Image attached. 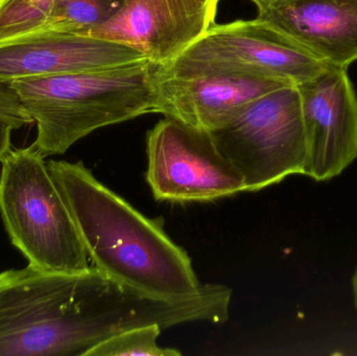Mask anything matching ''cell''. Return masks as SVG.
I'll use <instances>...</instances> for the list:
<instances>
[{
  "label": "cell",
  "instance_id": "6da1fadb",
  "mask_svg": "<svg viewBox=\"0 0 357 356\" xmlns=\"http://www.w3.org/2000/svg\"><path fill=\"white\" fill-rule=\"evenodd\" d=\"M48 171L93 267L142 292L167 298L201 290L190 257L149 219L98 181L83 162L50 160Z\"/></svg>",
  "mask_w": 357,
  "mask_h": 356
},
{
  "label": "cell",
  "instance_id": "7a4b0ae2",
  "mask_svg": "<svg viewBox=\"0 0 357 356\" xmlns=\"http://www.w3.org/2000/svg\"><path fill=\"white\" fill-rule=\"evenodd\" d=\"M121 307L96 267L14 270L0 284V356H86L119 330Z\"/></svg>",
  "mask_w": 357,
  "mask_h": 356
},
{
  "label": "cell",
  "instance_id": "3957f363",
  "mask_svg": "<svg viewBox=\"0 0 357 356\" xmlns=\"http://www.w3.org/2000/svg\"><path fill=\"white\" fill-rule=\"evenodd\" d=\"M149 59L100 70L22 77L8 82L37 123L40 154H64L96 130L154 112Z\"/></svg>",
  "mask_w": 357,
  "mask_h": 356
},
{
  "label": "cell",
  "instance_id": "277c9868",
  "mask_svg": "<svg viewBox=\"0 0 357 356\" xmlns=\"http://www.w3.org/2000/svg\"><path fill=\"white\" fill-rule=\"evenodd\" d=\"M0 162L2 221L29 265L61 273L88 269L85 247L39 150L33 144L10 148Z\"/></svg>",
  "mask_w": 357,
  "mask_h": 356
},
{
  "label": "cell",
  "instance_id": "5b68a950",
  "mask_svg": "<svg viewBox=\"0 0 357 356\" xmlns=\"http://www.w3.org/2000/svg\"><path fill=\"white\" fill-rule=\"evenodd\" d=\"M209 133L220 154L243 176L245 192L304 175L306 136L297 86L256 98Z\"/></svg>",
  "mask_w": 357,
  "mask_h": 356
},
{
  "label": "cell",
  "instance_id": "8992f818",
  "mask_svg": "<svg viewBox=\"0 0 357 356\" xmlns=\"http://www.w3.org/2000/svg\"><path fill=\"white\" fill-rule=\"evenodd\" d=\"M326 66L297 42L256 18L214 23L177 58L157 69L169 75L230 73L299 86Z\"/></svg>",
  "mask_w": 357,
  "mask_h": 356
},
{
  "label": "cell",
  "instance_id": "52a82bcc",
  "mask_svg": "<svg viewBox=\"0 0 357 356\" xmlns=\"http://www.w3.org/2000/svg\"><path fill=\"white\" fill-rule=\"evenodd\" d=\"M146 153V180L157 201L208 202L245 192L243 176L209 132L165 116L149 131Z\"/></svg>",
  "mask_w": 357,
  "mask_h": 356
},
{
  "label": "cell",
  "instance_id": "ba28073f",
  "mask_svg": "<svg viewBox=\"0 0 357 356\" xmlns=\"http://www.w3.org/2000/svg\"><path fill=\"white\" fill-rule=\"evenodd\" d=\"M297 87L306 136L304 175L328 181L357 159V94L347 69L331 65Z\"/></svg>",
  "mask_w": 357,
  "mask_h": 356
},
{
  "label": "cell",
  "instance_id": "9c48e42d",
  "mask_svg": "<svg viewBox=\"0 0 357 356\" xmlns=\"http://www.w3.org/2000/svg\"><path fill=\"white\" fill-rule=\"evenodd\" d=\"M284 86L291 85L268 77L230 73L169 75L160 72L156 65L153 113L209 132L256 98Z\"/></svg>",
  "mask_w": 357,
  "mask_h": 356
},
{
  "label": "cell",
  "instance_id": "30bf717a",
  "mask_svg": "<svg viewBox=\"0 0 357 356\" xmlns=\"http://www.w3.org/2000/svg\"><path fill=\"white\" fill-rule=\"evenodd\" d=\"M148 58L117 42L40 29L0 42V82L100 70Z\"/></svg>",
  "mask_w": 357,
  "mask_h": 356
},
{
  "label": "cell",
  "instance_id": "8fae6325",
  "mask_svg": "<svg viewBox=\"0 0 357 356\" xmlns=\"http://www.w3.org/2000/svg\"><path fill=\"white\" fill-rule=\"evenodd\" d=\"M257 18L331 66L357 61V0H276Z\"/></svg>",
  "mask_w": 357,
  "mask_h": 356
},
{
  "label": "cell",
  "instance_id": "7c38bea8",
  "mask_svg": "<svg viewBox=\"0 0 357 356\" xmlns=\"http://www.w3.org/2000/svg\"><path fill=\"white\" fill-rule=\"evenodd\" d=\"M203 33L183 0H123L115 15L86 36L130 46L162 66Z\"/></svg>",
  "mask_w": 357,
  "mask_h": 356
},
{
  "label": "cell",
  "instance_id": "4fadbf2b",
  "mask_svg": "<svg viewBox=\"0 0 357 356\" xmlns=\"http://www.w3.org/2000/svg\"><path fill=\"white\" fill-rule=\"evenodd\" d=\"M123 0H54L43 29L88 35L121 8Z\"/></svg>",
  "mask_w": 357,
  "mask_h": 356
},
{
  "label": "cell",
  "instance_id": "5bb4252c",
  "mask_svg": "<svg viewBox=\"0 0 357 356\" xmlns=\"http://www.w3.org/2000/svg\"><path fill=\"white\" fill-rule=\"evenodd\" d=\"M54 0H0V42L43 29Z\"/></svg>",
  "mask_w": 357,
  "mask_h": 356
},
{
  "label": "cell",
  "instance_id": "9a60e30c",
  "mask_svg": "<svg viewBox=\"0 0 357 356\" xmlns=\"http://www.w3.org/2000/svg\"><path fill=\"white\" fill-rule=\"evenodd\" d=\"M162 327L158 324L139 326L107 339L86 356H178L180 351L157 344Z\"/></svg>",
  "mask_w": 357,
  "mask_h": 356
},
{
  "label": "cell",
  "instance_id": "2e32d148",
  "mask_svg": "<svg viewBox=\"0 0 357 356\" xmlns=\"http://www.w3.org/2000/svg\"><path fill=\"white\" fill-rule=\"evenodd\" d=\"M0 115L14 121L20 129L33 123L8 82H0Z\"/></svg>",
  "mask_w": 357,
  "mask_h": 356
},
{
  "label": "cell",
  "instance_id": "e0dca14e",
  "mask_svg": "<svg viewBox=\"0 0 357 356\" xmlns=\"http://www.w3.org/2000/svg\"><path fill=\"white\" fill-rule=\"evenodd\" d=\"M189 14L204 33L215 23L220 0H183Z\"/></svg>",
  "mask_w": 357,
  "mask_h": 356
},
{
  "label": "cell",
  "instance_id": "ac0fdd59",
  "mask_svg": "<svg viewBox=\"0 0 357 356\" xmlns=\"http://www.w3.org/2000/svg\"><path fill=\"white\" fill-rule=\"evenodd\" d=\"M20 127L6 117L0 115V159L10 150V136L14 130Z\"/></svg>",
  "mask_w": 357,
  "mask_h": 356
},
{
  "label": "cell",
  "instance_id": "d6986e66",
  "mask_svg": "<svg viewBox=\"0 0 357 356\" xmlns=\"http://www.w3.org/2000/svg\"><path fill=\"white\" fill-rule=\"evenodd\" d=\"M252 1L257 6L258 12H260V10H264V8L270 6L271 4L274 3L276 0H252Z\"/></svg>",
  "mask_w": 357,
  "mask_h": 356
},
{
  "label": "cell",
  "instance_id": "ffe728a7",
  "mask_svg": "<svg viewBox=\"0 0 357 356\" xmlns=\"http://www.w3.org/2000/svg\"><path fill=\"white\" fill-rule=\"evenodd\" d=\"M352 290H354V304L357 309V268L352 277Z\"/></svg>",
  "mask_w": 357,
  "mask_h": 356
},
{
  "label": "cell",
  "instance_id": "44dd1931",
  "mask_svg": "<svg viewBox=\"0 0 357 356\" xmlns=\"http://www.w3.org/2000/svg\"><path fill=\"white\" fill-rule=\"evenodd\" d=\"M13 273H14V270H8V271L2 272V273L0 274V284L10 279V278L12 277Z\"/></svg>",
  "mask_w": 357,
  "mask_h": 356
}]
</instances>
